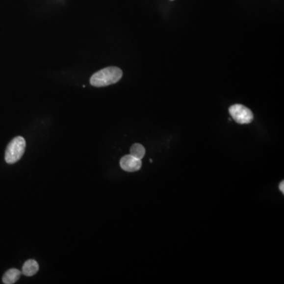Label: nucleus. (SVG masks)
Masks as SVG:
<instances>
[{
    "instance_id": "f257e3e1",
    "label": "nucleus",
    "mask_w": 284,
    "mask_h": 284,
    "mask_svg": "<svg viewBox=\"0 0 284 284\" xmlns=\"http://www.w3.org/2000/svg\"><path fill=\"white\" fill-rule=\"evenodd\" d=\"M123 77L119 67H109L95 73L91 77L90 84L95 87H105L117 83Z\"/></svg>"
},
{
    "instance_id": "f03ea898",
    "label": "nucleus",
    "mask_w": 284,
    "mask_h": 284,
    "mask_svg": "<svg viewBox=\"0 0 284 284\" xmlns=\"http://www.w3.org/2000/svg\"><path fill=\"white\" fill-rule=\"evenodd\" d=\"M26 140L20 136L10 141L5 153V160L6 163L13 164L21 159L26 150Z\"/></svg>"
},
{
    "instance_id": "7ed1b4c3",
    "label": "nucleus",
    "mask_w": 284,
    "mask_h": 284,
    "mask_svg": "<svg viewBox=\"0 0 284 284\" xmlns=\"http://www.w3.org/2000/svg\"><path fill=\"white\" fill-rule=\"evenodd\" d=\"M232 119L239 124H249L254 119V114L248 107L242 104H234L229 108Z\"/></svg>"
},
{
    "instance_id": "20e7f679",
    "label": "nucleus",
    "mask_w": 284,
    "mask_h": 284,
    "mask_svg": "<svg viewBox=\"0 0 284 284\" xmlns=\"http://www.w3.org/2000/svg\"><path fill=\"white\" fill-rule=\"evenodd\" d=\"M120 166L122 169L126 172H134L141 169V159H137L133 155H125L120 160Z\"/></svg>"
},
{
    "instance_id": "39448f33",
    "label": "nucleus",
    "mask_w": 284,
    "mask_h": 284,
    "mask_svg": "<svg viewBox=\"0 0 284 284\" xmlns=\"http://www.w3.org/2000/svg\"><path fill=\"white\" fill-rule=\"evenodd\" d=\"M21 275L22 273L18 269L11 268L5 273L4 276L2 277V282L5 284H15L20 279Z\"/></svg>"
},
{
    "instance_id": "423d86ee",
    "label": "nucleus",
    "mask_w": 284,
    "mask_h": 284,
    "mask_svg": "<svg viewBox=\"0 0 284 284\" xmlns=\"http://www.w3.org/2000/svg\"><path fill=\"white\" fill-rule=\"evenodd\" d=\"M38 263L34 260H28L25 262L23 267V274L26 276H32L38 272Z\"/></svg>"
},
{
    "instance_id": "0eeeda50",
    "label": "nucleus",
    "mask_w": 284,
    "mask_h": 284,
    "mask_svg": "<svg viewBox=\"0 0 284 284\" xmlns=\"http://www.w3.org/2000/svg\"><path fill=\"white\" fill-rule=\"evenodd\" d=\"M145 149L141 144H134L130 148V155L137 159H141L145 156Z\"/></svg>"
},
{
    "instance_id": "6e6552de",
    "label": "nucleus",
    "mask_w": 284,
    "mask_h": 284,
    "mask_svg": "<svg viewBox=\"0 0 284 284\" xmlns=\"http://www.w3.org/2000/svg\"><path fill=\"white\" fill-rule=\"evenodd\" d=\"M284 181H281V183L280 184V191L282 192L283 194H284Z\"/></svg>"
},
{
    "instance_id": "1a4fd4ad",
    "label": "nucleus",
    "mask_w": 284,
    "mask_h": 284,
    "mask_svg": "<svg viewBox=\"0 0 284 284\" xmlns=\"http://www.w3.org/2000/svg\"><path fill=\"white\" fill-rule=\"evenodd\" d=\"M171 1H173V0H171Z\"/></svg>"
}]
</instances>
